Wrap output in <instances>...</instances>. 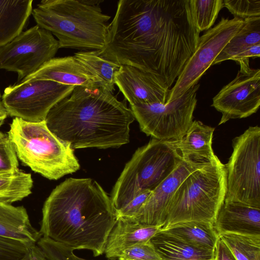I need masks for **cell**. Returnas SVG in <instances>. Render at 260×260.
Returning a JSON list of instances; mask_svg holds the SVG:
<instances>
[{"label":"cell","mask_w":260,"mask_h":260,"mask_svg":"<svg viewBox=\"0 0 260 260\" xmlns=\"http://www.w3.org/2000/svg\"><path fill=\"white\" fill-rule=\"evenodd\" d=\"M117 219L111 198L91 178L66 179L46 200L39 232L72 250L104 253Z\"/></svg>","instance_id":"obj_1"},{"label":"cell","mask_w":260,"mask_h":260,"mask_svg":"<svg viewBox=\"0 0 260 260\" xmlns=\"http://www.w3.org/2000/svg\"><path fill=\"white\" fill-rule=\"evenodd\" d=\"M134 120L131 109L112 92L78 86L50 109L45 120L56 137L75 149L126 144Z\"/></svg>","instance_id":"obj_2"},{"label":"cell","mask_w":260,"mask_h":260,"mask_svg":"<svg viewBox=\"0 0 260 260\" xmlns=\"http://www.w3.org/2000/svg\"><path fill=\"white\" fill-rule=\"evenodd\" d=\"M95 0H43L31 14L37 24L57 39L59 48L101 50L111 17Z\"/></svg>","instance_id":"obj_3"},{"label":"cell","mask_w":260,"mask_h":260,"mask_svg":"<svg viewBox=\"0 0 260 260\" xmlns=\"http://www.w3.org/2000/svg\"><path fill=\"white\" fill-rule=\"evenodd\" d=\"M7 135L17 157L47 179L57 180L80 169L74 149L50 131L45 120L30 122L15 117Z\"/></svg>","instance_id":"obj_4"},{"label":"cell","mask_w":260,"mask_h":260,"mask_svg":"<svg viewBox=\"0 0 260 260\" xmlns=\"http://www.w3.org/2000/svg\"><path fill=\"white\" fill-rule=\"evenodd\" d=\"M226 190L225 165L219 159L198 169L176 190L160 230L189 221L213 223L224 202Z\"/></svg>","instance_id":"obj_5"},{"label":"cell","mask_w":260,"mask_h":260,"mask_svg":"<svg viewBox=\"0 0 260 260\" xmlns=\"http://www.w3.org/2000/svg\"><path fill=\"white\" fill-rule=\"evenodd\" d=\"M182 161L176 141L152 138L139 148L113 187L110 198L116 212L142 192L153 190Z\"/></svg>","instance_id":"obj_6"},{"label":"cell","mask_w":260,"mask_h":260,"mask_svg":"<svg viewBox=\"0 0 260 260\" xmlns=\"http://www.w3.org/2000/svg\"><path fill=\"white\" fill-rule=\"evenodd\" d=\"M233 152L225 165L224 202L260 209V127L249 126L232 141Z\"/></svg>","instance_id":"obj_7"},{"label":"cell","mask_w":260,"mask_h":260,"mask_svg":"<svg viewBox=\"0 0 260 260\" xmlns=\"http://www.w3.org/2000/svg\"><path fill=\"white\" fill-rule=\"evenodd\" d=\"M198 83L183 94L166 103L130 105L141 131L147 136L162 141H177L187 132L193 122Z\"/></svg>","instance_id":"obj_8"},{"label":"cell","mask_w":260,"mask_h":260,"mask_svg":"<svg viewBox=\"0 0 260 260\" xmlns=\"http://www.w3.org/2000/svg\"><path fill=\"white\" fill-rule=\"evenodd\" d=\"M74 87L47 80L17 83L5 88L1 103L8 115L40 122L45 120L54 106L70 96Z\"/></svg>","instance_id":"obj_9"},{"label":"cell","mask_w":260,"mask_h":260,"mask_svg":"<svg viewBox=\"0 0 260 260\" xmlns=\"http://www.w3.org/2000/svg\"><path fill=\"white\" fill-rule=\"evenodd\" d=\"M58 49L57 40L37 24L0 48V69L17 73L18 82L54 58Z\"/></svg>","instance_id":"obj_10"},{"label":"cell","mask_w":260,"mask_h":260,"mask_svg":"<svg viewBox=\"0 0 260 260\" xmlns=\"http://www.w3.org/2000/svg\"><path fill=\"white\" fill-rule=\"evenodd\" d=\"M244 20L221 17L213 27L200 36L194 51L186 61L175 85L170 89L167 103L183 94L198 83L229 41L240 29Z\"/></svg>","instance_id":"obj_11"},{"label":"cell","mask_w":260,"mask_h":260,"mask_svg":"<svg viewBox=\"0 0 260 260\" xmlns=\"http://www.w3.org/2000/svg\"><path fill=\"white\" fill-rule=\"evenodd\" d=\"M236 77L213 98L212 106L222 114L218 125L256 113L260 106V70L241 62Z\"/></svg>","instance_id":"obj_12"},{"label":"cell","mask_w":260,"mask_h":260,"mask_svg":"<svg viewBox=\"0 0 260 260\" xmlns=\"http://www.w3.org/2000/svg\"><path fill=\"white\" fill-rule=\"evenodd\" d=\"M114 81L130 105L165 104L170 92V88L153 75L128 65L120 66Z\"/></svg>","instance_id":"obj_13"},{"label":"cell","mask_w":260,"mask_h":260,"mask_svg":"<svg viewBox=\"0 0 260 260\" xmlns=\"http://www.w3.org/2000/svg\"><path fill=\"white\" fill-rule=\"evenodd\" d=\"M205 165L182 161L171 175L152 191L138 213L127 219L161 229L166 219L167 207L178 187L189 174Z\"/></svg>","instance_id":"obj_14"},{"label":"cell","mask_w":260,"mask_h":260,"mask_svg":"<svg viewBox=\"0 0 260 260\" xmlns=\"http://www.w3.org/2000/svg\"><path fill=\"white\" fill-rule=\"evenodd\" d=\"M35 80H50L74 86L100 87L96 78L74 56L54 57L17 83Z\"/></svg>","instance_id":"obj_15"},{"label":"cell","mask_w":260,"mask_h":260,"mask_svg":"<svg viewBox=\"0 0 260 260\" xmlns=\"http://www.w3.org/2000/svg\"><path fill=\"white\" fill-rule=\"evenodd\" d=\"M213 224L218 234L260 235V209L238 203L224 202Z\"/></svg>","instance_id":"obj_16"},{"label":"cell","mask_w":260,"mask_h":260,"mask_svg":"<svg viewBox=\"0 0 260 260\" xmlns=\"http://www.w3.org/2000/svg\"><path fill=\"white\" fill-rule=\"evenodd\" d=\"M215 128L200 121L193 120L186 134L176 141V146L183 161L207 164L218 158L212 149Z\"/></svg>","instance_id":"obj_17"},{"label":"cell","mask_w":260,"mask_h":260,"mask_svg":"<svg viewBox=\"0 0 260 260\" xmlns=\"http://www.w3.org/2000/svg\"><path fill=\"white\" fill-rule=\"evenodd\" d=\"M161 227L140 224L118 217L107 239L104 253L109 259H117L126 248L149 241Z\"/></svg>","instance_id":"obj_18"},{"label":"cell","mask_w":260,"mask_h":260,"mask_svg":"<svg viewBox=\"0 0 260 260\" xmlns=\"http://www.w3.org/2000/svg\"><path fill=\"white\" fill-rule=\"evenodd\" d=\"M0 237L34 244L42 235L32 225L23 206L0 202Z\"/></svg>","instance_id":"obj_19"},{"label":"cell","mask_w":260,"mask_h":260,"mask_svg":"<svg viewBox=\"0 0 260 260\" xmlns=\"http://www.w3.org/2000/svg\"><path fill=\"white\" fill-rule=\"evenodd\" d=\"M161 260H213L214 251L159 231L150 239Z\"/></svg>","instance_id":"obj_20"},{"label":"cell","mask_w":260,"mask_h":260,"mask_svg":"<svg viewBox=\"0 0 260 260\" xmlns=\"http://www.w3.org/2000/svg\"><path fill=\"white\" fill-rule=\"evenodd\" d=\"M32 0H0V48L22 31L31 14Z\"/></svg>","instance_id":"obj_21"},{"label":"cell","mask_w":260,"mask_h":260,"mask_svg":"<svg viewBox=\"0 0 260 260\" xmlns=\"http://www.w3.org/2000/svg\"><path fill=\"white\" fill-rule=\"evenodd\" d=\"M160 231L197 247L213 251L219 238L213 223L208 221L180 222Z\"/></svg>","instance_id":"obj_22"},{"label":"cell","mask_w":260,"mask_h":260,"mask_svg":"<svg viewBox=\"0 0 260 260\" xmlns=\"http://www.w3.org/2000/svg\"><path fill=\"white\" fill-rule=\"evenodd\" d=\"M260 44V17L244 20L240 29L229 41L212 65L232 60L246 49Z\"/></svg>","instance_id":"obj_23"},{"label":"cell","mask_w":260,"mask_h":260,"mask_svg":"<svg viewBox=\"0 0 260 260\" xmlns=\"http://www.w3.org/2000/svg\"><path fill=\"white\" fill-rule=\"evenodd\" d=\"M74 56L96 78L100 87L112 93L114 74L119 65L100 56L98 50L81 51Z\"/></svg>","instance_id":"obj_24"},{"label":"cell","mask_w":260,"mask_h":260,"mask_svg":"<svg viewBox=\"0 0 260 260\" xmlns=\"http://www.w3.org/2000/svg\"><path fill=\"white\" fill-rule=\"evenodd\" d=\"M33 180L30 173L21 170L0 174V202L12 204L31 193Z\"/></svg>","instance_id":"obj_25"},{"label":"cell","mask_w":260,"mask_h":260,"mask_svg":"<svg viewBox=\"0 0 260 260\" xmlns=\"http://www.w3.org/2000/svg\"><path fill=\"white\" fill-rule=\"evenodd\" d=\"M236 260H260V235L218 234Z\"/></svg>","instance_id":"obj_26"},{"label":"cell","mask_w":260,"mask_h":260,"mask_svg":"<svg viewBox=\"0 0 260 260\" xmlns=\"http://www.w3.org/2000/svg\"><path fill=\"white\" fill-rule=\"evenodd\" d=\"M193 18L200 32L208 30L214 24L223 7V0H190Z\"/></svg>","instance_id":"obj_27"},{"label":"cell","mask_w":260,"mask_h":260,"mask_svg":"<svg viewBox=\"0 0 260 260\" xmlns=\"http://www.w3.org/2000/svg\"><path fill=\"white\" fill-rule=\"evenodd\" d=\"M36 244L48 260H83L72 249L48 238L42 236Z\"/></svg>","instance_id":"obj_28"},{"label":"cell","mask_w":260,"mask_h":260,"mask_svg":"<svg viewBox=\"0 0 260 260\" xmlns=\"http://www.w3.org/2000/svg\"><path fill=\"white\" fill-rule=\"evenodd\" d=\"M223 7L242 20L260 17V0H224Z\"/></svg>","instance_id":"obj_29"},{"label":"cell","mask_w":260,"mask_h":260,"mask_svg":"<svg viewBox=\"0 0 260 260\" xmlns=\"http://www.w3.org/2000/svg\"><path fill=\"white\" fill-rule=\"evenodd\" d=\"M118 260H161L150 240L124 249Z\"/></svg>","instance_id":"obj_30"},{"label":"cell","mask_w":260,"mask_h":260,"mask_svg":"<svg viewBox=\"0 0 260 260\" xmlns=\"http://www.w3.org/2000/svg\"><path fill=\"white\" fill-rule=\"evenodd\" d=\"M18 157L8 135L0 139V173H11L19 170Z\"/></svg>","instance_id":"obj_31"},{"label":"cell","mask_w":260,"mask_h":260,"mask_svg":"<svg viewBox=\"0 0 260 260\" xmlns=\"http://www.w3.org/2000/svg\"><path fill=\"white\" fill-rule=\"evenodd\" d=\"M31 245L0 237V260H22Z\"/></svg>","instance_id":"obj_32"},{"label":"cell","mask_w":260,"mask_h":260,"mask_svg":"<svg viewBox=\"0 0 260 260\" xmlns=\"http://www.w3.org/2000/svg\"><path fill=\"white\" fill-rule=\"evenodd\" d=\"M151 192L152 191L146 190L134 198L116 212L117 218H131L134 216L145 204Z\"/></svg>","instance_id":"obj_33"},{"label":"cell","mask_w":260,"mask_h":260,"mask_svg":"<svg viewBox=\"0 0 260 260\" xmlns=\"http://www.w3.org/2000/svg\"><path fill=\"white\" fill-rule=\"evenodd\" d=\"M213 260H236L229 248L219 237L214 250Z\"/></svg>","instance_id":"obj_34"},{"label":"cell","mask_w":260,"mask_h":260,"mask_svg":"<svg viewBox=\"0 0 260 260\" xmlns=\"http://www.w3.org/2000/svg\"><path fill=\"white\" fill-rule=\"evenodd\" d=\"M260 57V44L254 45L237 55L232 60L237 63L240 61L249 60L250 58Z\"/></svg>","instance_id":"obj_35"},{"label":"cell","mask_w":260,"mask_h":260,"mask_svg":"<svg viewBox=\"0 0 260 260\" xmlns=\"http://www.w3.org/2000/svg\"><path fill=\"white\" fill-rule=\"evenodd\" d=\"M22 260H48L37 244L30 246Z\"/></svg>","instance_id":"obj_36"},{"label":"cell","mask_w":260,"mask_h":260,"mask_svg":"<svg viewBox=\"0 0 260 260\" xmlns=\"http://www.w3.org/2000/svg\"><path fill=\"white\" fill-rule=\"evenodd\" d=\"M8 116L7 113L3 107L2 103H0V126L3 124Z\"/></svg>","instance_id":"obj_37"},{"label":"cell","mask_w":260,"mask_h":260,"mask_svg":"<svg viewBox=\"0 0 260 260\" xmlns=\"http://www.w3.org/2000/svg\"><path fill=\"white\" fill-rule=\"evenodd\" d=\"M6 134L0 132V139L4 137Z\"/></svg>","instance_id":"obj_38"},{"label":"cell","mask_w":260,"mask_h":260,"mask_svg":"<svg viewBox=\"0 0 260 260\" xmlns=\"http://www.w3.org/2000/svg\"><path fill=\"white\" fill-rule=\"evenodd\" d=\"M1 98H2V96H1V93H0V103H1Z\"/></svg>","instance_id":"obj_39"},{"label":"cell","mask_w":260,"mask_h":260,"mask_svg":"<svg viewBox=\"0 0 260 260\" xmlns=\"http://www.w3.org/2000/svg\"><path fill=\"white\" fill-rule=\"evenodd\" d=\"M7 174V173H0V174Z\"/></svg>","instance_id":"obj_40"}]
</instances>
